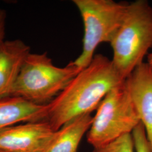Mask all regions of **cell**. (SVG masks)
Masks as SVG:
<instances>
[{
	"label": "cell",
	"instance_id": "1",
	"mask_svg": "<svg viewBox=\"0 0 152 152\" xmlns=\"http://www.w3.org/2000/svg\"><path fill=\"white\" fill-rule=\"evenodd\" d=\"M124 80L112 60L95 55L91 62L47 104L46 121L53 130H58L73 118L96 109L106 95Z\"/></svg>",
	"mask_w": 152,
	"mask_h": 152
},
{
	"label": "cell",
	"instance_id": "2",
	"mask_svg": "<svg viewBox=\"0 0 152 152\" xmlns=\"http://www.w3.org/2000/svg\"><path fill=\"white\" fill-rule=\"evenodd\" d=\"M110 44L113 64L125 80L143 63L152 48V7L147 1L128 4L122 23Z\"/></svg>",
	"mask_w": 152,
	"mask_h": 152
},
{
	"label": "cell",
	"instance_id": "3",
	"mask_svg": "<svg viewBox=\"0 0 152 152\" xmlns=\"http://www.w3.org/2000/svg\"><path fill=\"white\" fill-rule=\"evenodd\" d=\"M81 70L73 61L61 68L53 64L47 53H31L23 65L10 96L24 98L37 104H47Z\"/></svg>",
	"mask_w": 152,
	"mask_h": 152
},
{
	"label": "cell",
	"instance_id": "4",
	"mask_svg": "<svg viewBox=\"0 0 152 152\" xmlns=\"http://www.w3.org/2000/svg\"><path fill=\"white\" fill-rule=\"evenodd\" d=\"M96 109L87 134V141L93 148L131 134L141 122L126 80L113 88Z\"/></svg>",
	"mask_w": 152,
	"mask_h": 152
},
{
	"label": "cell",
	"instance_id": "5",
	"mask_svg": "<svg viewBox=\"0 0 152 152\" xmlns=\"http://www.w3.org/2000/svg\"><path fill=\"white\" fill-rule=\"evenodd\" d=\"M84 25L83 49L73 63L83 69L92 61L99 45L110 42L120 27L128 3L113 0H73Z\"/></svg>",
	"mask_w": 152,
	"mask_h": 152
},
{
	"label": "cell",
	"instance_id": "6",
	"mask_svg": "<svg viewBox=\"0 0 152 152\" xmlns=\"http://www.w3.org/2000/svg\"><path fill=\"white\" fill-rule=\"evenodd\" d=\"M54 132L46 121L14 125L0 130V151L41 152Z\"/></svg>",
	"mask_w": 152,
	"mask_h": 152
},
{
	"label": "cell",
	"instance_id": "7",
	"mask_svg": "<svg viewBox=\"0 0 152 152\" xmlns=\"http://www.w3.org/2000/svg\"><path fill=\"white\" fill-rule=\"evenodd\" d=\"M126 80L152 149V68L143 62Z\"/></svg>",
	"mask_w": 152,
	"mask_h": 152
},
{
	"label": "cell",
	"instance_id": "8",
	"mask_svg": "<svg viewBox=\"0 0 152 152\" xmlns=\"http://www.w3.org/2000/svg\"><path fill=\"white\" fill-rule=\"evenodd\" d=\"M31 53V48L19 39L0 44V99L11 96L23 65Z\"/></svg>",
	"mask_w": 152,
	"mask_h": 152
},
{
	"label": "cell",
	"instance_id": "9",
	"mask_svg": "<svg viewBox=\"0 0 152 152\" xmlns=\"http://www.w3.org/2000/svg\"><path fill=\"white\" fill-rule=\"evenodd\" d=\"M47 115V104L34 103L18 96L0 99V130L19 123L46 121Z\"/></svg>",
	"mask_w": 152,
	"mask_h": 152
},
{
	"label": "cell",
	"instance_id": "10",
	"mask_svg": "<svg viewBox=\"0 0 152 152\" xmlns=\"http://www.w3.org/2000/svg\"><path fill=\"white\" fill-rule=\"evenodd\" d=\"M93 117L83 114L71 120L54 134L41 152H78L82 139L89 130Z\"/></svg>",
	"mask_w": 152,
	"mask_h": 152
},
{
	"label": "cell",
	"instance_id": "11",
	"mask_svg": "<svg viewBox=\"0 0 152 152\" xmlns=\"http://www.w3.org/2000/svg\"><path fill=\"white\" fill-rule=\"evenodd\" d=\"M134 144L131 134H127L101 147L94 148L92 152H134Z\"/></svg>",
	"mask_w": 152,
	"mask_h": 152
},
{
	"label": "cell",
	"instance_id": "12",
	"mask_svg": "<svg viewBox=\"0 0 152 152\" xmlns=\"http://www.w3.org/2000/svg\"><path fill=\"white\" fill-rule=\"evenodd\" d=\"M131 134L136 152H152L145 127L141 122L136 126Z\"/></svg>",
	"mask_w": 152,
	"mask_h": 152
},
{
	"label": "cell",
	"instance_id": "13",
	"mask_svg": "<svg viewBox=\"0 0 152 152\" xmlns=\"http://www.w3.org/2000/svg\"><path fill=\"white\" fill-rule=\"evenodd\" d=\"M6 12L2 9H0V44L5 39L6 24Z\"/></svg>",
	"mask_w": 152,
	"mask_h": 152
},
{
	"label": "cell",
	"instance_id": "14",
	"mask_svg": "<svg viewBox=\"0 0 152 152\" xmlns=\"http://www.w3.org/2000/svg\"><path fill=\"white\" fill-rule=\"evenodd\" d=\"M147 63L150 65L152 68V53L151 54H149L147 57Z\"/></svg>",
	"mask_w": 152,
	"mask_h": 152
},
{
	"label": "cell",
	"instance_id": "15",
	"mask_svg": "<svg viewBox=\"0 0 152 152\" xmlns=\"http://www.w3.org/2000/svg\"><path fill=\"white\" fill-rule=\"evenodd\" d=\"M0 152H2V151H0Z\"/></svg>",
	"mask_w": 152,
	"mask_h": 152
}]
</instances>
